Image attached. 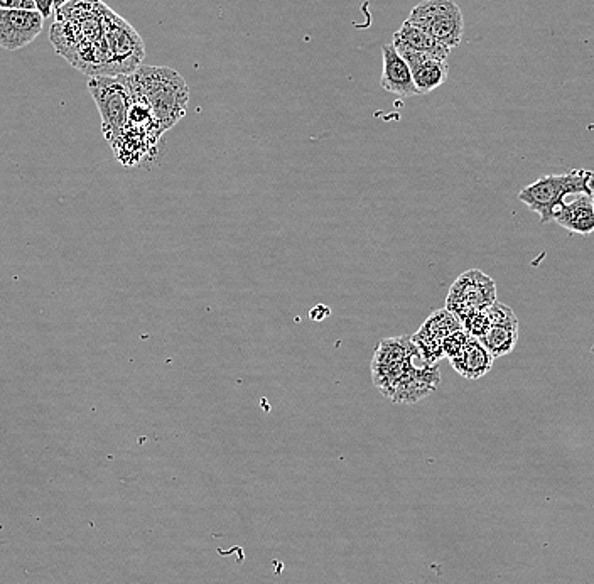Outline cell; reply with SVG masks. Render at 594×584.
<instances>
[{
	"label": "cell",
	"instance_id": "19",
	"mask_svg": "<svg viewBox=\"0 0 594 584\" xmlns=\"http://www.w3.org/2000/svg\"><path fill=\"white\" fill-rule=\"evenodd\" d=\"M461 328L473 336L476 340H480L492 328V323L488 320L485 311H473V313L466 314L463 320L459 321Z\"/></svg>",
	"mask_w": 594,
	"mask_h": 584
},
{
	"label": "cell",
	"instance_id": "10",
	"mask_svg": "<svg viewBox=\"0 0 594 584\" xmlns=\"http://www.w3.org/2000/svg\"><path fill=\"white\" fill-rule=\"evenodd\" d=\"M392 46L409 66L419 95H427V93L438 90L448 80L446 61L438 60L426 53H419L407 46H402V44L392 43Z\"/></svg>",
	"mask_w": 594,
	"mask_h": 584
},
{
	"label": "cell",
	"instance_id": "22",
	"mask_svg": "<svg viewBox=\"0 0 594 584\" xmlns=\"http://www.w3.org/2000/svg\"><path fill=\"white\" fill-rule=\"evenodd\" d=\"M36 2V11L46 19L53 14V0H34Z\"/></svg>",
	"mask_w": 594,
	"mask_h": 584
},
{
	"label": "cell",
	"instance_id": "17",
	"mask_svg": "<svg viewBox=\"0 0 594 584\" xmlns=\"http://www.w3.org/2000/svg\"><path fill=\"white\" fill-rule=\"evenodd\" d=\"M411 340L414 347H416L417 353L421 355L422 362L427 363V365H438L443 360V340L427 335L422 330L417 331Z\"/></svg>",
	"mask_w": 594,
	"mask_h": 584
},
{
	"label": "cell",
	"instance_id": "2",
	"mask_svg": "<svg viewBox=\"0 0 594 584\" xmlns=\"http://www.w3.org/2000/svg\"><path fill=\"white\" fill-rule=\"evenodd\" d=\"M593 174L584 169L566 174H547L520 191L519 200L540 217V223L554 222V213L569 195H591Z\"/></svg>",
	"mask_w": 594,
	"mask_h": 584
},
{
	"label": "cell",
	"instance_id": "23",
	"mask_svg": "<svg viewBox=\"0 0 594 584\" xmlns=\"http://www.w3.org/2000/svg\"><path fill=\"white\" fill-rule=\"evenodd\" d=\"M71 0H53L54 11H60L61 7L66 6Z\"/></svg>",
	"mask_w": 594,
	"mask_h": 584
},
{
	"label": "cell",
	"instance_id": "4",
	"mask_svg": "<svg viewBox=\"0 0 594 584\" xmlns=\"http://www.w3.org/2000/svg\"><path fill=\"white\" fill-rule=\"evenodd\" d=\"M88 92L97 103L102 117L103 137L108 144H112L124 129L134 103L125 75L90 76Z\"/></svg>",
	"mask_w": 594,
	"mask_h": 584
},
{
	"label": "cell",
	"instance_id": "15",
	"mask_svg": "<svg viewBox=\"0 0 594 584\" xmlns=\"http://www.w3.org/2000/svg\"><path fill=\"white\" fill-rule=\"evenodd\" d=\"M480 341L493 358L505 357L515 350V345L519 341V330L505 328V326H492Z\"/></svg>",
	"mask_w": 594,
	"mask_h": 584
},
{
	"label": "cell",
	"instance_id": "1",
	"mask_svg": "<svg viewBox=\"0 0 594 584\" xmlns=\"http://www.w3.org/2000/svg\"><path fill=\"white\" fill-rule=\"evenodd\" d=\"M134 102L146 105L161 127L162 134L173 129L188 110L189 87L178 71L168 66L141 65L125 75Z\"/></svg>",
	"mask_w": 594,
	"mask_h": 584
},
{
	"label": "cell",
	"instance_id": "3",
	"mask_svg": "<svg viewBox=\"0 0 594 584\" xmlns=\"http://www.w3.org/2000/svg\"><path fill=\"white\" fill-rule=\"evenodd\" d=\"M162 137V130L146 105L134 102L129 110V117L120 136L110 146L114 149L119 163L125 166H137L154 154L157 142Z\"/></svg>",
	"mask_w": 594,
	"mask_h": 584
},
{
	"label": "cell",
	"instance_id": "18",
	"mask_svg": "<svg viewBox=\"0 0 594 584\" xmlns=\"http://www.w3.org/2000/svg\"><path fill=\"white\" fill-rule=\"evenodd\" d=\"M488 320L492 323V326H505V328H513V330H519V320L513 313V309L507 304L495 301L492 306H488L485 309Z\"/></svg>",
	"mask_w": 594,
	"mask_h": 584
},
{
	"label": "cell",
	"instance_id": "12",
	"mask_svg": "<svg viewBox=\"0 0 594 584\" xmlns=\"http://www.w3.org/2000/svg\"><path fill=\"white\" fill-rule=\"evenodd\" d=\"M554 222L571 233L589 235L594 232V200L591 195L579 193L571 203H562L554 213Z\"/></svg>",
	"mask_w": 594,
	"mask_h": 584
},
{
	"label": "cell",
	"instance_id": "9",
	"mask_svg": "<svg viewBox=\"0 0 594 584\" xmlns=\"http://www.w3.org/2000/svg\"><path fill=\"white\" fill-rule=\"evenodd\" d=\"M43 22L38 11L0 9V48L16 51L33 43L43 31Z\"/></svg>",
	"mask_w": 594,
	"mask_h": 584
},
{
	"label": "cell",
	"instance_id": "8",
	"mask_svg": "<svg viewBox=\"0 0 594 584\" xmlns=\"http://www.w3.org/2000/svg\"><path fill=\"white\" fill-rule=\"evenodd\" d=\"M441 382L438 365H427L421 355L414 358L399 382L395 384L389 399L395 404H416L438 389Z\"/></svg>",
	"mask_w": 594,
	"mask_h": 584
},
{
	"label": "cell",
	"instance_id": "20",
	"mask_svg": "<svg viewBox=\"0 0 594 584\" xmlns=\"http://www.w3.org/2000/svg\"><path fill=\"white\" fill-rule=\"evenodd\" d=\"M470 338L471 336L468 335L463 328H461V330L453 331L451 335L443 338L444 357L449 358V360L456 357V355L461 353V350L466 347V343L470 341Z\"/></svg>",
	"mask_w": 594,
	"mask_h": 584
},
{
	"label": "cell",
	"instance_id": "5",
	"mask_svg": "<svg viewBox=\"0 0 594 584\" xmlns=\"http://www.w3.org/2000/svg\"><path fill=\"white\" fill-rule=\"evenodd\" d=\"M407 22L431 34L449 49L456 48L465 33L463 12L454 0H424L412 9Z\"/></svg>",
	"mask_w": 594,
	"mask_h": 584
},
{
	"label": "cell",
	"instance_id": "14",
	"mask_svg": "<svg viewBox=\"0 0 594 584\" xmlns=\"http://www.w3.org/2000/svg\"><path fill=\"white\" fill-rule=\"evenodd\" d=\"M392 43L402 44V46H407V48L419 51V53L434 56V58H438L441 61H446L449 53H451V49L439 43L438 39L432 38L431 34L416 28V26H412L411 22L407 21L394 34V41Z\"/></svg>",
	"mask_w": 594,
	"mask_h": 584
},
{
	"label": "cell",
	"instance_id": "6",
	"mask_svg": "<svg viewBox=\"0 0 594 584\" xmlns=\"http://www.w3.org/2000/svg\"><path fill=\"white\" fill-rule=\"evenodd\" d=\"M497 301V284L492 277L478 269L463 272L454 281L446 298V309L458 318H465L473 311H485Z\"/></svg>",
	"mask_w": 594,
	"mask_h": 584
},
{
	"label": "cell",
	"instance_id": "7",
	"mask_svg": "<svg viewBox=\"0 0 594 584\" xmlns=\"http://www.w3.org/2000/svg\"><path fill=\"white\" fill-rule=\"evenodd\" d=\"M105 38L114 61L115 75H130L141 66L146 49L141 36L129 22L108 9L105 16Z\"/></svg>",
	"mask_w": 594,
	"mask_h": 584
},
{
	"label": "cell",
	"instance_id": "21",
	"mask_svg": "<svg viewBox=\"0 0 594 584\" xmlns=\"http://www.w3.org/2000/svg\"><path fill=\"white\" fill-rule=\"evenodd\" d=\"M0 9L6 11H36L34 0H0Z\"/></svg>",
	"mask_w": 594,
	"mask_h": 584
},
{
	"label": "cell",
	"instance_id": "16",
	"mask_svg": "<svg viewBox=\"0 0 594 584\" xmlns=\"http://www.w3.org/2000/svg\"><path fill=\"white\" fill-rule=\"evenodd\" d=\"M419 330L424 331L427 335L434 336V338L443 340L446 336L451 335L453 331L461 330V323H459L458 318H456L451 311L444 308L434 311V313L422 323Z\"/></svg>",
	"mask_w": 594,
	"mask_h": 584
},
{
	"label": "cell",
	"instance_id": "11",
	"mask_svg": "<svg viewBox=\"0 0 594 584\" xmlns=\"http://www.w3.org/2000/svg\"><path fill=\"white\" fill-rule=\"evenodd\" d=\"M382 58H384V73L380 78V87L384 88L385 92L394 93L400 98L419 95L409 66L395 51L392 44H385L382 48Z\"/></svg>",
	"mask_w": 594,
	"mask_h": 584
},
{
	"label": "cell",
	"instance_id": "13",
	"mask_svg": "<svg viewBox=\"0 0 594 584\" xmlns=\"http://www.w3.org/2000/svg\"><path fill=\"white\" fill-rule=\"evenodd\" d=\"M493 360L495 358L481 345V341L471 336L466 347L456 357L451 358L449 363L461 377L478 380L492 370Z\"/></svg>",
	"mask_w": 594,
	"mask_h": 584
}]
</instances>
